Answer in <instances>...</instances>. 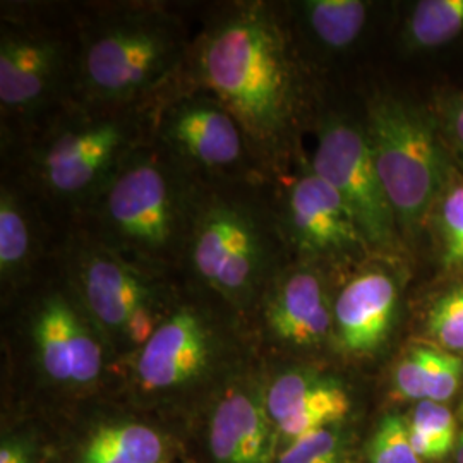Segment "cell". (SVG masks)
Returning <instances> with one entry per match:
<instances>
[{
  "mask_svg": "<svg viewBox=\"0 0 463 463\" xmlns=\"http://www.w3.org/2000/svg\"><path fill=\"white\" fill-rule=\"evenodd\" d=\"M288 21L283 5L268 0L216 4L203 17L179 78L231 110L271 181L306 153L307 88Z\"/></svg>",
  "mask_w": 463,
  "mask_h": 463,
  "instance_id": "6da1fadb",
  "label": "cell"
},
{
  "mask_svg": "<svg viewBox=\"0 0 463 463\" xmlns=\"http://www.w3.org/2000/svg\"><path fill=\"white\" fill-rule=\"evenodd\" d=\"M155 103L99 107L72 99L2 137V179L32 194L64 231L134 151L153 139Z\"/></svg>",
  "mask_w": 463,
  "mask_h": 463,
  "instance_id": "7a4b0ae2",
  "label": "cell"
},
{
  "mask_svg": "<svg viewBox=\"0 0 463 463\" xmlns=\"http://www.w3.org/2000/svg\"><path fill=\"white\" fill-rule=\"evenodd\" d=\"M78 32L76 99L143 107L183 74L194 33L172 4L112 0L72 4Z\"/></svg>",
  "mask_w": 463,
  "mask_h": 463,
  "instance_id": "3957f363",
  "label": "cell"
},
{
  "mask_svg": "<svg viewBox=\"0 0 463 463\" xmlns=\"http://www.w3.org/2000/svg\"><path fill=\"white\" fill-rule=\"evenodd\" d=\"M290 261L273 183H203L181 271L187 285L233 315H252Z\"/></svg>",
  "mask_w": 463,
  "mask_h": 463,
  "instance_id": "277c9868",
  "label": "cell"
},
{
  "mask_svg": "<svg viewBox=\"0 0 463 463\" xmlns=\"http://www.w3.org/2000/svg\"><path fill=\"white\" fill-rule=\"evenodd\" d=\"M203 183L153 139L69 225L156 275L181 279Z\"/></svg>",
  "mask_w": 463,
  "mask_h": 463,
  "instance_id": "5b68a950",
  "label": "cell"
},
{
  "mask_svg": "<svg viewBox=\"0 0 463 463\" xmlns=\"http://www.w3.org/2000/svg\"><path fill=\"white\" fill-rule=\"evenodd\" d=\"M78 32L72 4L2 2V137L76 99Z\"/></svg>",
  "mask_w": 463,
  "mask_h": 463,
  "instance_id": "8992f818",
  "label": "cell"
},
{
  "mask_svg": "<svg viewBox=\"0 0 463 463\" xmlns=\"http://www.w3.org/2000/svg\"><path fill=\"white\" fill-rule=\"evenodd\" d=\"M53 261L105 340L122 342L136 354L183 288V279L134 265L74 227L59 233Z\"/></svg>",
  "mask_w": 463,
  "mask_h": 463,
  "instance_id": "52a82bcc",
  "label": "cell"
},
{
  "mask_svg": "<svg viewBox=\"0 0 463 463\" xmlns=\"http://www.w3.org/2000/svg\"><path fill=\"white\" fill-rule=\"evenodd\" d=\"M153 141L201 183H273L231 110L181 80L155 103Z\"/></svg>",
  "mask_w": 463,
  "mask_h": 463,
  "instance_id": "ba28073f",
  "label": "cell"
},
{
  "mask_svg": "<svg viewBox=\"0 0 463 463\" xmlns=\"http://www.w3.org/2000/svg\"><path fill=\"white\" fill-rule=\"evenodd\" d=\"M365 133L398 229L412 231L447 189V162L430 116L402 99L376 95Z\"/></svg>",
  "mask_w": 463,
  "mask_h": 463,
  "instance_id": "9c48e42d",
  "label": "cell"
},
{
  "mask_svg": "<svg viewBox=\"0 0 463 463\" xmlns=\"http://www.w3.org/2000/svg\"><path fill=\"white\" fill-rule=\"evenodd\" d=\"M21 292L28 298L24 328L32 361L43 380L66 388H84L101 380L107 340L53 258Z\"/></svg>",
  "mask_w": 463,
  "mask_h": 463,
  "instance_id": "30bf717a",
  "label": "cell"
},
{
  "mask_svg": "<svg viewBox=\"0 0 463 463\" xmlns=\"http://www.w3.org/2000/svg\"><path fill=\"white\" fill-rule=\"evenodd\" d=\"M281 233L292 261L323 266L359 261L369 248L347 203L321 179L307 153L273 181Z\"/></svg>",
  "mask_w": 463,
  "mask_h": 463,
  "instance_id": "8fae6325",
  "label": "cell"
},
{
  "mask_svg": "<svg viewBox=\"0 0 463 463\" xmlns=\"http://www.w3.org/2000/svg\"><path fill=\"white\" fill-rule=\"evenodd\" d=\"M218 304L183 280L179 298L134 355V381L141 392L183 390L215 373L223 355V335L212 313Z\"/></svg>",
  "mask_w": 463,
  "mask_h": 463,
  "instance_id": "7c38bea8",
  "label": "cell"
},
{
  "mask_svg": "<svg viewBox=\"0 0 463 463\" xmlns=\"http://www.w3.org/2000/svg\"><path fill=\"white\" fill-rule=\"evenodd\" d=\"M316 146L309 164L335 187L355 216L373 250L397 244V216L386 198L369 145L364 124L338 116H325L313 128Z\"/></svg>",
  "mask_w": 463,
  "mask_h": 463,
  "instance_id": "4fadbf2b",
  "label": "cell"
},
{
  "mask_svg": "<svg viewBox=\"0 0 463 463\" xmlns=\"http://www.w3.org/2000/svg\"><path fill=\"white\" fill-rule=\"evenodd\" d=\"M325 269L290 261L269 281L252 311L268 340L292 350L319 348L330 340L333 298Z\"/></svg>",
  "mask_w": 463,
  "mask_h": 463,
  "instance_id": "5bb4252c",
  "label": "cell"
},
{
  "mask_svg": "<svg viewBox=\"0 0 463 463\" xmlns=\"http://www.w3.org/2000/svg\"><path fill=\"white\" fill-rule=\"evenodd\" d=\"M61 231L23 187L0 183V285L19 294L50 265Z\"/></svg>",
  "mask_w": 463,
  "mask_h": 463,
  "instance_id": "9a60e30c",
  "label": "cell"
},
{
  "mask_svg": "<svg viewBox=\"0 0 463 463\" xmlns=\"http://www.w3.org/2000/svg\"><path fill=\"white\" fill-rule=\"evenodd\" d=\"M395 279L380 266H365L333 298V331L347 354L367 355L383 345L397 311Z\"/></svg>",
  "mask_w": 463,
  "mask_h": 463,
  "instance_id": "2e32d148",
  "label": "cell"
},
{
  "mask_svg": "<svg viewBox=\"0 0 463 463\" xmlns=\"http://www.w3.org/2000/svg\"><path fill=\"white\" fill-rule=\"evenodd\" d=\"M268 419L261 388L233 378L212 417L210 448L216 463H269L273 432Z\"/></svg>",
  "mask_w": 463,
  "mask_h": 463,
  "instance_id": "e0dca14e",
  "label": "cell"
},
{
  "mask_svg": "<svg viewBox=\"0 0 463 463\" xmlns=\"http://www.w3.org/2000/svg\"><path fill=\"white\" fill-rule=\"evenodd\" d=\"M306 32L323 49L347 50L364 33L369 4L363 0H304L294 4Z\"/></svg>",
  "mask_w": 463,
  "mask_h": 463,
  "instance_id": "ac0fdd59",
  "label": "cell"
},
{
  "mask_svg": "<svg viewBox=\"0 0 463 463\" xmlns=\"http://www.w3.org/2000/svg\"><path fill=\"white\" fill-rule=\"evenodd\" d=\"M350 397L345 386L323 373L317 374L311 388L300 397L290 414L277 426L287 439L296 441L316 430H326L350 412Z\"/></svg>",
  "mask_w": 463,
  "mask_h": 463,
  "instance_id": "d6986e66",
  "label": "cell"
},
{
  "mask_svg": "<svg viewBox=\"0 0 463 463\" xmlns=\"http://www.w3.org/2000/svg\"><path fill=\"white\" fill-rule=\"evenodd\" d=\"M463 32V0H422L407 21V40L415 49H436Z\"/></svg>",
  "mask_w": 463,
  "mask_h": 463,
  "instance_id": "ffe728a7",
  "label": "cell"
},
{
  "mask_svg": "<svg viewBox=\"0 0 463 463\" xmlns=\"http://www.w3.org/2000/svg\"><path fill=\"white\" fill-rule=\"evenodd\" d=\"M88 445L114 455L122 463H160L165 449L158 432L139 424L101 428Z\"/></svg>",
  "mask_w": 463,
  "mask_h": 463,
  "instance_id": "44dd1931",
  "label": "cell"
},
{
  "mask_svg": "<svg viewBox=\"0 0 463 463\" xmlns=\"http://www.w3.org/2000/svg\"><path fill=\"white\" fill-rule=\"evenodd\" d=\"M428 331L447 352H463V287L448 290L432 304Z\"/></svg>",
  "mask_w": 463,
  "mask_h": 463,
  "instance_id": "7402d4cb",
  "label": "cell"
},
{
  "mask_svg": "<svg viewBox=\"0 0 463 463\" xmlns=\"http://www.w3.org/2000/svg\"><path fill=\"white\" fill-rule=\"evenodd\" d=\"M439 231L443 235L445 263L463 269V181H455L441 194Z\"/></svg>",
  "mask_w": 463,
  "mask_h": 463,
  "instance_id": "603a6c76",
  "label": "cell"
},
{
  "mask_svg": "<svg viewBox=\"0 0 463 463\" xmlns=\"http://www.w3.org/2000/svg\"><path fill=\"white\" fill-rule=\"evenodd\" d=\"M371 463H422L409 439V424L398 415H386L369 447Z\"/></svg>",
  "mask_w": 463,
  "mask_h": 463,
  "instance_id": "cb8c5ba5",
  "label": "cell"
},
{
  "mask_svg": "<svg viewBox=\"0 0 463 463\" xmlns=\"http://www.w3.org/2000/svg\"><path fill=\"white\" fill-rule=\"evenodd\" d=\"M428 374V400L445 403L458 390L463 373V361L451 352L422 347Z\"/></svg>",
  "mask_w": 463,
  "mask_h": 463,
  "instance_id": "d4e9b609",
  "label": "cell"
},
{
  "mask_svg": "<svg viewBox=\"0 0 463 463\" xmlns=\"http://www.w3.org/2000/svg\"><path fill=\"white\" fill-rule=\"evenodd\" d=\"M340 455V434L333 428H326L292 441L281 453L279 463H338Z\"/></svg>",
  "mask_w": 463,
  "mask_h": 463,
  "instance_id": "484cf974",
  "label": "cell"
},
{
  "mask_svg": "<svg viewBox=\"0 0 463 463\" xmlns=\"http://www.w3.org/2000/svg\"><path fill=\"white\" fill-rule=\"evenodd\" d=\"M409 424L430 434V438L439 441L448 451L453 448L457 424L455 417L445 403H438L432 400L419 402L412 414V420Z\"/></svg>",
  "mask_w": 463,
  "mask_h": 463,
  "instance_id": "4316f807",
  "label": "cell"
},
{
  "mask_svg": "<svg viewBox=\"0 0 463 463\" xmlns=\"http://www.w3.org/2000/svg\"><path fill=\"white\" fill-rule=\"evenodd\" d=\"M395 384L402 397L411 400H428V374L422 347L411 348L398 363Z\"/></svg>",
  "mask_w": 463,
  "mask_h": 463,
  "instance_id": "83f0119b",
  "label": "cell"
},
{
  "mask_svg": "<svg viewBox=\"0 0 463 463\" xmlns=\"http://www.w3.org/2000/svg\"><path fill=\"white\" fill-rule=\"evenodd\" d=\"M409 439L420 460H439L448 453L447 448L439 441L430 438L424 430H417L412 424H409Z\"/></svg>",
  "mask_w": 463,
  "mask_h": 463,
  "instance_id": "f1b7e54d",
  "label": "cell"
},
{
  "mask_svg": "<svg viewBox=\"0 0 463 463\" xmlns=\"http://www.w3.org/2000/svg\"><path fill=\"white\" fill-rule=\"evenodd\" d=\"M445 117H447L449 137L453 139L455 146L463 153V97L451 101Z\"/></svg>",
  "mask_w": 463,
  "mask_h": 463,
  "instance_id": "f546056e",
  "label": "cell"
},
{
  "mask_svg": "<svg viewBox=\"0 0 463 463\" xmlns=\"http://www.w3.org/2000/svg\"><path fill=\"white\" fill-rule=\"evenodd\" d=\"M0 463H28L26 449L17 443H4L0 449Z\"/></svg>",
  "mask_w": 463,
  "mask_h": 463,
  "instance_id": "4dcf8cb0",
  "label": "cell"
},
{
  "mask_svg": "<svg viewBox=\"0 0 463 463\" xmlns=\"http://www.w3.org/2000/svg\"><path fill=\"white\" fill-rule=\"evenodd\" d=\"M457 462L463 463V439H460L458 449H457Z\"/></svg>",
  "mask_w": 463,
  "mask_h": 463,
  "instance_id": "1f68e13d",
  "label": "cell"
},
{
  "mask_svg": "<svg viewBox=\"0 0 463 463\" xmlns=\"http://www.w3.org/2000/svg\"><path fill=\"white\" fill-rule=\"evenodd\" d=\"M460 439H463V432H462V438H460Z\"/></svg>",
  "mask_w": 463,
  "mask_h": 463,
  "instance_id": "d6a6232c",
  "label": "cell"
}]
</instances>
